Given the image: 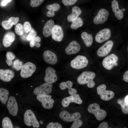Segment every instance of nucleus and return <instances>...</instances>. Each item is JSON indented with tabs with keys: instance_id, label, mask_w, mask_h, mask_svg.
I'll return each mask as SVG.
<instances>
[{
	"instance_id": "nucleus-34",
	"label": "nucleus",
	"mask_w": 128,
	"mask_h": 128,
	"mask_svg": "<svg viewBox=\"0 0 128 128\" xmlns=\"http://www.w3.org/2000/svg\"><path fill=\"white\" fill-rule=\"evenodd\" d=\"M23 65L22 62L17 59L14 62L13 67L16 70L18 71L21 69Z\"/></svg>"
},
{
	"instance_id": "nucleus-42",
	"label": "nucleus",
	"mask_w": 128,
	"mask_h": 128,
	"mask_svg": "<svg viewBox=\"0 0 128 128\" xmlns=\"http://www.w3.org/2000/svg\"><path fill=\"white\" fill-rule=\"evenodd\" d=\"M82 121L79 119L76 120L73 122L71 126V128H78L81 127L82 124Z\"/></svg>"
},
{
	"instance_id": "nucleus-14",
	"label": "nucleus",
	"mask_w": 128,
	"mask_h": 128,
	"mask_svg": "<svg viewBox=\"0 0 128 128\" xmlns=\"http://www.w3.org/2000/svg\"><path fill=\"white\" fill-rule=\"evenodd\" d=\"M82 102L79 95L78 94L71 95L63 98L61 102V104L64 107H66L69 106L71 103L73 102L80 104Z\"/></svg>"
},
{
	"instance_id": "nucleus-5",
	"label": "nucleus",
	"mask_w": 128,
	"mask_h": 128,
	"mask_svg": "<svg viewBox=\"0 0 128 128\" xmlns=\"http://www.w3.org/2000/svg\"><path fill=\"white\" fill-rule=\"evenodd\" d=\"M106 88L105 85L102 84L98 86L96 89L98 94L100 96L102 100L105 101H109L113 98L114 96L113 91L106 90Z\"/></svg>"
},
{
	"instance_id": "nucleus-23",
	"label": "nucleus",
	"mask_w": 128,
	"mask_h": 128,
	"mask_svg": "<svg viewBox=\"0 0 128 128\" xmlns=\"http://www.w3.org/2000/svg\"><path fill=\"white\" fill-rule=\"evenodd\" d=\"M19 20V18L18 17H11L8 20L3 21L1 23V25L5 29L8 30L11 28L13 25H16Z\"/></svg>"
},
{
	"instance_id": "nucleus-45",
	"label": "nucleus",
	"mask_w": 128,
	"mask_h": 128,
	"mask_svg": "<svg viewBox=\"0 0 128 128\" xmlns=\"http://www.w3.org/2000/svg\"><path fill=\"white\" fill-rule=\"evenodd\" d=\"M123 80L125 82H128V70L124 72L123 75Z\"/></svg>"
},
{
	"instance_id": "nucleus-53",
	"label": "nucleus",
	"mask_w": 128,
	"mask_h": 128,
	"mask_svg": "<svg viewBox=\"0 0 128 128\" xmlns=\"http://www.w3.org/2000/svg\"><path fill=\"white\" fill-rule=\"evenodd\" d=\"M127 51L128 52V48H127Z\"/></svg>"
},
{
	"instance_id": "nucleus-48",
	"label": "nucleus",
	"mask_w": 128,
	"mask_h": 128,
	"mask_svg": "<svg viewBox=\"0 0 128 128\" xmlns=\"http://www.w3.org/2000/svg\"><path fill=\"white\" fill-rule=\"evenodd\" d=\"M11 0H4L2 2L1 5L3 6H5L7 3L10 2Z\"/></svg>"
},
{
	"instance_id": "nucleus-46",
	"label": "nucleus",
	"mask_w": 128,
	"mask_h": 128,
	"mask_svg": "<svg viewBox=\"0 0 128 128\" xmlns=\"http://www.w3.org/2000/svg\"><path fill=\"white\" fill-rule=\"evenodd\" d=\"M55 13L54 11L49 10L46 13V15L49 17H52L55 15Z\"/></svg>"
},
{
	"instance_id": "nucleus-22",
	"label": "nucleus",
	"mask_w": 128,
	"mask_h": 128,
	"mask_svg": "<svg viewBox=\"0 0 128 128\" xmlns=\"http://www.w3.org/2000/svg\"><path fill=\"white\" fill-rule=\"evenodd\" d=\"M54 23V21L51 19L49 20L46 22L43 28L42 32L44 37H47L51 35Z\"/></svg>"
},
{
	"instance_id": "nucleus-16",
	"label": "nucleus",
	"mask_w": 128,
	"mask_h": 128,
	"mask_svg": "<svg viewBox=\"0 0 128 128\" xmlns=\"http://www.w3.org/2000/svg\"><path fill=\"white\" fill-rule=\"evenodd\" d=\"M7 107L10 114L13 116L17 115L18 110V105L16 100L14 97L11 96L9 98Z\"/></svg>"
},
{
	"instance_id": "nucleus-36",
	"label": "nucleus",
	"mask_w": 128,
	"mask_h": 128,
	"mask_svg": "<svg viewBox=\"0 0 128 128\" xmlns=\"http://www.w3.org/2000/svg\"><path fill=\"white\" fill-rule=\"evenodd\" d=\"M37 35V32L33 28H32L27 37V39L28 41L32 40L36 37Z\"/></svg>"
},
{
	"instance_id": "nucleus-47",
	"label": "nucleus",
	"mask_w": 128,
	"mask_h": 128,
	"mask_svg": "<svg viewBox=\"0 0 128 128\" xmlns=\"http://www.w3.org/2000/svg\"><path fill=\"white\" fill-rule=\"evenodd\" d=\"M69 94L70 95H73L75 94L77 92V91L75 89L71 88L70 89L68 90Z\"/></svg>"
},
{
	"instance_id": "nucleus-4",
	"label": "nucleus",
	"mask_w": 128,
	"mask_h": 128,
	"mask_svg": "<svg viewBox=\"0 0 128 128\" xmlns=\"http://www.w3.org/2000/svg\"><path fill=\"white\" fill-rule=\"evenodd\" d=\"M88 63V60L85 56L78 55L71 61L70 65L74 69H80L86 67Z\"/></svg>"
},
{
	"instance_id": "nucleus-12",
	"label": "nucleus",
	"mask_w": 128,
	"mask_h": 128,
	"mask_svg": "<svg viewBox=\"0 0 128 128\" xmlns=\"http://www.w3.org/2000/svg\"><path fill=\"white\" fill-rule=\"evenodd\" d=\"M111 35L110 30L108 28H104L101 30L96 33L95 40L97 42L102 43L109 39Z\"/></svg>"
},
{
	"instance_id": "nucleus-7",
	"label": "nucleus",
	"mask_w": 128,
	"mask_h": 128,
	"mask_svg": "<svg viewBox=\"0 0 128 128\" xmlns=\"http://www.w3.org/2000/svg\"><path fill=\"white\" fill-rule=\"evenodd\" d=\"M118 56L114 54H112L105 57L103 59L102 64L103 67L107 70H111L114 66L117 65Z\"/></svg>"
},
{
	"instance_id": "nucleus-26",
	"label": "nucleus",
	"mask_w": 128,
	"mask_h": 128,
	"mask_svg": "<svg viewBox=\"0 0 128 128\" xmlns=\"http://www.w3.org/2000/svg\"><path fill=\"white\" fill-rule=\"evenodd\" d=\"M9 92L7 89L3 88H0V100L2 103L6 104L8 99Z\"/></svg>"
},
{
	"instance_id": "nucleus-2",
	"label": "nucleus",
	"mask_w": 128,
	"mask_h": 128,
	"mask_svg": "<svg viewBox=\"0 0 128 128\" xmlns=\"http://www.w3.org/2000/svg\"><path fill=\"white\" fill-rule=\"evenodd\" d=\"M87 110L89 113L94 114L98 121L103 120L107 114L106 111L101 109L99 105L96 103L90 105L88 107Z\"/></svg>"
},
{
	"instance_id": "nucleus-29",
	"label": "nucleus",
	"mask_w": 128,
	"mask_h": 128,
	"mask_svg": "<svg viewBox=\"0 0 128 128\" xmlns=\"http://www.w3.org/2000/svg\"><path fill=\"white\" fill-rule=\"evenodd\" d=\"M2 127L3 128H13V126L10 119L8 117H5L2 121Z\"/></svg>"
},
{
	"instance_id": "nucleus-27",
	"label": "nucleus",
	"mask_w": 128,
	"mask_h": 128,
	"mask_svg": "<svg viewBox=\"0 0 128 128\" xmlns=\"http://www.w3.org/2000/svg\"><path fill=\"white\" fill-rule=\"evenodd\" d=\"M117 102L120 105L123 113L125 114H128V104L125 102V99H118Z\"/></svg>"
},
{
	"instance_id": "nucleus-9",
	"label": "nucleus",
	"mask_w": 128,
	"mask_h": 128,
	"mask_svg": "<svg viewBox=\"0 0 128 128\" xmlns=\"http://www.w3.org/2000/svg\"><path fill=\"white\" fill-rule=\"evenodd\" d=\"M59 116L60 118L63 121L69 122L79 119L81 117V115L78 112L70 114L67 111L64 110L60 113Z\"/></svg>"
},
{
	"instance_id": "nucleus-18",
	"label": "nucleus",
	"mask_w": 128,
	"mask_h": 128,
	"mask_svg": "<svg viewBox=\"0 0 128 128\" xmlns=\"http://www.w3.org/2000/svg\"><path fill=\"white\" fill-rule=\"evenodd\" d=\"M81 49L79 44L77 41H73L70 42L66 48L65 52L67 54H75L78 53Z\"/></svg>"
},
{
	"instance_id": "nucleus-3",
	"label": "nucleus",
	"mask_w": 128,
	"mask_h": 128,
	"mask_svg": "<svg viewBox=\"0 0 128 128\" xmlns=\"http://www.w3.org/2000/svg\"><path fill=\"white\" fill-rule=\"evenodd\" d=\"M24 121L27 126H32L34 128H39L40 125L39 122L33 112L31 110H28L25 112L24 114Z\"/></svg>"
},
{
	"instance_id": "nucleus-19",
	"label": "nucleus",
	"mask_w": 128,
	"mask_h": 128,
	"mask_svg": "<svg viewBox=\"0 0 128 128\" xmlns=\"http://www.w3.org/2000/svg\"><path fill=\"white\" fill-rule=\"evenodd\" d=\"M43 57L45 61L48 64L54 65L57 62V59L56 55L50 50L45 51L43 54Z\"/></svg>"
},
{
	"instance_id": "nucleus-33",
	"label": "nucleus",
	"mask_w": 128,
	"mask_h": 128,
	"mask_svg": "<svg viewBox=\"0 0 128 128\" xmlns=\"http://www.w3.org/2000/svg\"><path fill=\"white\" fill-rule=\"evenodd\" d=\"M16 33L19 36L22 35L23 33V27L21 24L18 23L16 24L14 28Z\"/></svg>"
},
{
	"instance_id": "nucleus-52",
	"label": "nucleus",
	"mask_w": 128,
	"mask_h": 128,
	"mask_svg": "<svg viewBox=\"0 0 128 128\" xmlns=\"http://www.w3.org/2000/svg\"><path fill=\"white\" fill-rule=\"evenodd\" d=\"M123 11H125V9L124 8H123L122 9Z\"/></svg>"
},
{
	"instance_id": "nucleus-39",
	"label": "nucleus",
	"mask_w": 128,
	"mask_h": 128,
	"mask_svg": "<svg viewBox=\"0 0 128 128\" xmlns=\"http://www.w3.org/2000/svg\"><path fill=\"white\" fill-rule=\"evenodd\" d=\"M62 128V126L60 124L57 122L50 123L46 127L47 128Z\"/></svg>"
},
{
	"instance_id": "nucleus-10",
	"label": "nucleus",
	"mask_w": 128,
	"mask_h": 128,
	"mask_svg": "<svg viewBox=\"0 0 128 128\" xmlns=\"http://www.w3.org/2000/svg\"><path fill=\"white\" fill-rule=\"evenodd\" d=\"M52 85L51 83H46L36 88L33 91L36 95H48L51 92Z\"/></svg>"
},
{
	"instance_id": "nucleus-54",
	"label": "nucleus",
	"mask_w": 128,
	"mask_h": 128,
	"mask_svg": "<svg viewBox=\"0 0 128 128\" xmlns=\"http://www.w3.org/2000/svg\"></svg>"
},
{
	"instance_id": "nucleus-41",
	"label": "nucleus",
	"mask_w": 128,
	"mask_h": 128,
	"mask_svg": "<svg viewBox=\"0 0 128 128\" xmlns=\"http://www.w3.org/2000/svg\"><path fill=\"white\" fill-rule=\"evenodd\" d=\"M78 0H62V2L65 6H67L74 4Z\"/></svg>"
},
{
	"instance_id": "nucleus-50",
	"label": "nucleus",
	"mask_w": 128,
	"mask_h": 128,
	"mask_svg": "<svg viewBox=\"0 0 128 128\" xmlns=\"http://www.w3.org/2000/svg\"><path fill=\"white\" fill-rule=\"evenodd\" d=\"M35 46L37 47L38 48L40 46L41 44L39 42H37L36 43Z\"/></svg>"
},
{
	"instance_id": "nucleus-1",
	"label": "nucleus",
	"mask_w": 128,
	"mask_h": 128,
	"mask_svg": "<svg viewBox=\"0 0 128 128\" xmlns=\"http://www.w3.org/2000/svg\"><path fill=\"white\" fill-rule=\"evenodd\" d=\"M96 76V74L93 72L85 71L82 72L78 77V82L81 85L87 84V86L89 88L93 87L95 83L93 79Z\"/></svg>"
},
{
	"instance_id": "nucleus-17",
	"label": "nucleus",
	"mask_w": 128,
	"mask_h": 128,
	"mask_svg": "<svg viewBox=\"0 0 128 128\" xmlns=\"http://www.w3.org/2000/svg\"><path fill=\"white\" fill-rule=\"evenodd\" d=\"M64 32L61 26L58 25H54L52 31L51 37L55 41L60 42L64 37Z\"/></svg>"
},
{
	"instance_id": "nucleus-6",
	"label": "nucleus",
	"mask_w": 128,
	"mask_h": 128,
	"mask_svg": "<svg viewBox=\"0 0 128 128\" xmlns=\"http://www.w3.org/2000/svg\"><path fill=\"white\" fill-rule=\"evenodd\" d=\"M36 67L32 63L28 62L22 66L20 73V75L23 78H26L32 76L35 72Z\"/></svg>"
},
{
	"instance_id": "nucleus-44",
	"label": "nucleus",
	"mask_w": 128,
	"mask_h": 128,
	"mask_svg": "<svg viewBox=\"0 0 128 128\" xmlns=\"http://www.w3.org/2000/svg\"><path fill=\"white\" fill-rule=\"evenodd\" d=\"M108 127V124L105 122H103L100 123L98 128H107Z\"/></svg>"
},
{
	"instance_id": "nucleus-30",
	"label": "nucleus",
	"mask_w": 128,
	"mask_h": 128,
	"mask_svg": "<svg viewBox=\"0 0 128 128\" xmlns=\"http://www.w3.org/2000/svg\"><path fill=\"white\" fill-rule=\"evenodd\" d=\"M15 57L14 54L11 52H8L6 54V57L7 59L6 62L9 66L12 65L13 63L12 60Z\"/></svg>"
},
{
	"instance_id": "nucleus-28",
	"label": "nucleus",
	"mask_w": 128,
	"mask_h": 128,
	"mask_svg": "<svg viewBox=\"0 0 128 128\" xmlns=\"http://www.w3.org/2000/svg\"><path fill=\"white\" fill-rule=\"evenodd\" d=\"M83 23L82 19L80 17H78L76 19L72 22L70 27L73 29H76L79 27H82Z\"/></svg>"
},
{
	"instance_id": "nucleus-32",
	"label": "nucleus",
	"mask_w": 128,
	"mask_h": 128,
	"mask_svg": "<svg viewBox=\"0 0 128 128\" xmlns=\"http://www.w3.org/2000/svg\"><path fill=\"white\" fill-rule=\"evenodd\" d=\"M60 5L57 3H54L52 4L48 5L46 6V9L49 10L54 11H57L60 8Z\"/></svg>"
},
{
	"instance_id": "nucleus-25",
	"label": "nucleus",
	"mask_w": 128,
	"mask_h": 128,
	"mask_svg": "<svg viewBox=\"0 0 128 128\" xmlns=\"http://www.w3.org/2000/svg\"><path fill=\"white\" fill-rule=\"evenodd\" d=\"M81 36L86 46L89 47L91 45L93 42V38L91 34H88L87 32H84L82 33Z\"/></svg>"
},
{
	"instance_id": "nucleus-11",
	"label": "nucleus",
	"mask_w": 128,
	"mask_h": 128,
	"mask_svg": "<svg viewBox=\"0 0 128 128\" xmlns=\"http://www.w3.org/2000/svg\"><path fill=\"white\" fill-rule=\"evenodd\" d=\"M109 14L108 11L104 8L101 9L94 18L93 22L96 24H102L107 21Z\"/></svg>"
},
{
	"instance_id": "nucleus-49",
	"label": "nucleus",
	"mask_w": 128,
	"mask_h": 128,
	"mask_svg": "<svg viewBox=\"0 0 128 128\" xmlns=\"http://www.w3.org/2000/svg\"><path fill=\"white\" fill-rule=\"evenodd\" d=\"M124 99L125 102L128 104V95L125 96Z\"/></svg>"
},
{
	"instance_id": "nucleus-31",
	"label": "nucleus",
	"mask_w": 128,
	"mask_h": 128,
	"mask_svg": "<svg viewBox=\"0 0 128 128\" xmlns=\"http://www.w3.org/2000/svg\"><path fill=\"white\" fill-rule=\"evenodd\" d=\"M73 85L72 82L70 81H68L66 82H63L60 83L59 87L60 89L62 90L67 88H68L69 90L72 88Z\"/></svg>"
},
{
	"instance_id": "nucleus-37",
	"label": "nucleus",
	"mask_w": 128,
	"mask_h": 128,
	"mask_svg": "<svg viewBox=\"0 0 128 128\" xmlns=\"http://www.w3.org/2000/svg\"><path fill=\"white\" fill-rule=\"evenodd\" d=\"M23 27L24 31L26 33H27L30 32L32 29L31 24L28 21H26L24 23Z\"/></svg>"
},
{
	"instance_id": "nucleus-20",
	"label": "nucleus",
	"mask_w": 128,
	"mask_h": 128,
	"mask_svg": "<svg viewBox=\"0 0 128 128\" xmlns=\"http://www.w3.org/2000/svg\"><path fill=\"white\" fill-rule=\"evenodd\" d=\"M14 76V72L12 70L8 69H0V79L5 82L10 81Z\"/></svg>"
},
{
	"instance_id": "nucleus-51",
	"label": "nucleus",
	"mask_w": 128,
	"mask_h": 128,
	"mask_svg": "<svg viewBox=\"0 0 128 128\" xmlns=\"http://www.w3.org/2000/svg\"><path fill=\"white\" fill-rule=\"evenodd\" d=\"M39 122L41 124H42L43 123V122L42 120L40 121H39Z\"/></svg>"
},
{
	"instance_id": "nucleus-38",
	"label": "nucleus",
	"mask_w": 128,
	"mask_h": 128,
	"mask_svg": "<svg viewBox=\"0 0 128 128\" xmlns=\"http://www.w3.org/2000/svg\"><path fill=\"white\" fill-rule=\"evenodd\" d=\"M44 0H31L30 5L32 7H37L40 5Z\"/></svg>"
},
{
	"instance_id": "nucleus-21",
	"label": "nucleus",
	"mask_w": 128,
	"mask_h": 128,
	"mask_svg": "<svg viewBox=\"0 0 128 128\" xmlns=\"http://www.w3.org/2000/svg\"><path fill=\"white\" fill-rule=\"evenodd\" d=\"M15 35L12 32H9L6 33L4 35L2 41V44L6 47L10 46L15 39Z\"/></svg>"
},
{
	"instance_id": "nucleus-13",
	"label": "nucleus",
	"mask_w": 128,
	"mask_h": 128,
	"mask_svg": "<svg viewBox=\"0 0 128 128\" xmlns=\"http://www.w3.org/2000/svg\"><path fill=\"white\" fill-rule=\"evenodd\" d=\"M113 44V42L112 40L107 41L98 49L97 53V55L100 57L107 56L110 52Z\"/></svg>"
},
{
	"instance_id": "nucleus-40",
	"label": "nucleus",
	"mask_w": 128,
	"mask_h": 128,
	"mask_svg": "<svg viewBox=\"0 0 128 128\" xmlns=\"http://www.w3.org/2000/svg\"><path fill=\"white\" fill-rule=\"evenodd\" d=\"M41 39L39 37H36L32 40L30 41L29 45L31 47H34L36 45V43L37 42H39L41 41Z\"/></svg>"
},
{
	"instance_id": "nucleus-24",
	"label": "nucleus",
	"mask_w": 128,
	"mask_h": 128,
	"mask_svg": "<svg viewBox=\"0 0 128 128\" xmlns=\"http://www.w3.org/2000/svg\"><path fill=\"white\" fill-rule=\"evenodd\" d=\"M81 13L82 11L79 7H73L72 8L71 14L67 16V20L69 22H72L77 18Z\"/></svg>"
},
{
	"instance_id": "nucleus-43",
	"label": "nucleus",
	"mask_w": 128,
	"mask_h": 128,
	"mask_svg": "<svg viewBox=\"0 0 128 128\" xmlns=\"http://www.w3.org/2000/svg\"><path fill=\"white\" fill-rule=\"evenodd\" d=\"M114 15L118 19L120 20L122 19L123 17V14L122 9H120L119 12L114 13Z\"/></svg>"
},
{
	"instance_id": "nucleus-8",
	"label": "nucleus",
	"mask_w": 128,
	"mask_h": 128,
	"mask_svg": "<svg viewBox=\"0 0 128 128\" xmlns=\"http://www.w3.org/2000/svg\"><path fill=\"white\" fill-rule=\"evenodd\" d=\"M37 99L41 102L43 108L46 109H51L53 106L54 100L51 98V96L43 94L38 95Z\"/></svg>"
},
{
	"instance_id": "nucleus-35",
	"label": "nucleus",
	"mask_w": 128,
	"mask_h": 128,
	"mask_svg": "<svg viewBox=\"0 0 128 128\" xmlns=\"http://www.w3.org/2000/svg\"><path fill=\"white\" fill-rule=\"evenodd\" d=\"M111 7L113 12L114 13L118 12L120 10L119 8L118 3L115 0H113L112 2Z\"/></svg>"
},
{
	"instance_id": "nucleus-15",
	"label": "nucleus",
	"mask_w": 128,
	"mask_h": 128,
	"mask_svg": "<svg viewBox=\"0 0 128 128\" xmlns=\"http://www.w3.org/2000/svg\"><path fill=\"white\" fill-rule=\"evenodd\" d=\"M55 70L52 68H47L46 70L44 80L46 83H52L57 81V77L55 73Z\"/></svg>"
}]
</instances>
